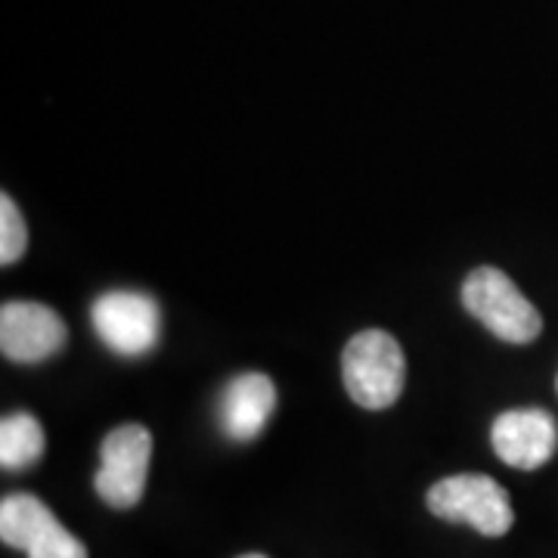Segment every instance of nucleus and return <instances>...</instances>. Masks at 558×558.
Segmentation results:
<instances>
[{
  "label": "nucleus",
  "mask_w": 558,
  "mask_h": 558,
  "mask_svg": "<svg viewBox=\"0 0 558 558\" xmlns=\"http://www.w3.org/2000/svg\"><path fill=\"white\" fill-rule=\"evenodd\" d=\"M90 323L109 351L121 357H143L159 341L161 314L156 299L131 289H116L94 301Z\"/></svg>",
  "instance_id": "20e7f679"
},
{
  "label": "nucleus",
  "mask_w": 558,
  "mask_h": 558,
  "mask_svg": "<svg viewBox=\"0 0 558 558\" xmlns=\"http://www.w3.org/2000/svg\"><path fill=\"white\" fill-rule=\"evenodd\" d=\"M462 307L509 344H531L543 332L539 311L499 267H475L465 277Z\"/></svg>",
  "instance_id": "f03ea898"
},
{
  "label": "nucleus",
  "mask_w": 558,
  "mask_h": 558,
  "mask_svg": "<svg viewBox=\"0 0 558 558\" xmlns=\"http://www.w3.org/2000/svg\"><path fill=\"white\" fill-rule=\"evenodd\" d=\"M57 521V515L32 494H13L0 502V539L13 549H28Z\"/></svg>",
  "instance_id": "1a4fd4ad"
},
{
  "label": "nucleus",
  "mask_w": 558,
  "mask_h": 558,
  "mask_svg": "<svg viewBox=\"0 0 558 558\" xmlns=\"http://www.w3.org/2000/svg\"><path fill=\"white\" fill-rule=\"evenodd\" d=\"M25 245H28V227L22 220L20 205L3 193L0 196V264L3 267L16 264L25 255Z\"/></svg>",
  "instance_id": "9b49d317"
},
{
  "label": "nucleus",
  "mask_w": 558,
  "mask_h": 558,
  "mask_svg": "<svg viewBox=\"0 0 558 558\" xmlns=\"http://www.w3.org/2000/svg\"><path fill=\"white\" fill-rule=\"evenodd\" d=\"M242 558H264V556H242Z\"/></svg>",
  "instance_id": "ddd939ff"
},
{
  "label": "nucleus",
  "mask_w": 558,
  "mask_h": 558,
  "mask_svg": "<svg viewBox=\"0 0 558 558\" xmlns=\"http://www.w3.org/2000/svg\"><path fill=\"white\" fill-rule=\"evenodd\" d=\"M556 388H558V379H556Z\"/></svg>",
  "instance_id": "4468645a"
},
{
  "label": "nucleus",
  "mask_w": 558,
  "mask_h": 558,
  "mask_svg": "<svg viewBox=\"0 0 558 558\" xmlns=\"http://www.w3.org/2000/svg\"><path fill=\"white\" fill-rule=\"evenodd\" d=\"M490 444L506 465L534 472L556 457L558 422L546 410H506L490 425Z\"/></svg>",
  "instance_id": "0eeeda50"
},
{
  "label": "nucleus",
  "mask_w": 558,
  "mask_h": 558,
  "mask_svg": "<svg viewBox=\"0 0 558 558\" xmlns=\"http://www.w3.org/2000/svg\"><path fill=\"white\" fill-rule=\"evenodd\" d=\"M153 459V435L143 425H121L102 440L100 472L94 475V487L106 506L131 509L143 499L146 475Z\"/></svg>",
  "instance_id": "39448f33"
},
{
  "label": "nucleus",
  "mask_w": 558,
  "mask_h": 558,
  "mask_svg": "<svg viewBox=\"0 0 558 558\" xmlns=\"http://www.w3.org/2000/svg\"><path fill=\"white\" fill-rule=\"evenodd\" d=\"M28 558H87V546L75 534H69L60 521H53L28 549Z\"/></svg>",
  "instance_id": "f8f14e48"
},
{
  "label": "nucleus",
  "mask_w": 558,
  "mask_h": 558,
  "mask_svg": "<svg viewBox=\"0 0 558 558\" xmlns=\"http://www.w3.org/2000/svg\"><path fill=\"white\" fill-rule=\"evenodd\" d=\"M65 323L38 301H7L0 307V351L16 363H40L65 348Z\"/></svg>",
  "instance_id": "423d86ee"
},
{
  "label": "nucleus",
  "mask_w": 558,
  "mask_h": 558,
  "mask_svg": "<svg viewBox=\"0 0 558 558\" xmlns=\"http://www.w3.org/2000/svg\"><path fill=\"white\" fill-rule=\"evenodd\" d=\"M277 410V385L264 373H242L220 395V428L230 440H255Z\"/></svg>",
  "instance_id": "6e6552de"
},
{
  "label": "nucleus",
  "mask_w": 558,
  "mask_h": 558,
  "mask_svg": "<svg viewBox=\"0 0 558 558\" xmlns=\"http://www.w3.org/2000/svg\"><path fill=\"white\" fill-rule=\"evenodd\" d=\"M44 453V428L32 413H13L0 422V465L20 472L35 465Z\"/></svg>",
  "instance_id": "9d476101"
},
{
  "label": "nucleus",
  "mask_w": 558,
  "mask_h": 558,
  "mask_svg": "<svg viewBox=\"0 0 558 558\" xmlns=\"http://www.w3.org/2000/svg\"><path fill=\"white\" fill-rule=\"evenodd\" d=\"M428 509L432 515L444 521H465L484 537H502L512 527V502L487 475H453V478L438 481L428 490Z\"/></svg>",
  "instance_id": "7ed1b4c3"
},
{
  "label": "nucleus",
  "mask_w": 558,
  "mask_h": 558,
  "mask_svg": "<svg viewBox=\"0 0 558 558\" xmlns=\"http://www.w3.org/2000/svg\"><path fill=\"white\" fill-rule=\"evenodd\" d=\"M341 379L363 410H388L403 391L407 360L398 339L385 329H366L341 351Z\"/></svg>",
  "instance_id": "f257e3e1"
}]
</instances>
